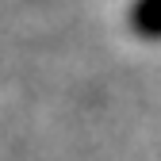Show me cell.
<instances>
[{"label":"cell","instance_id":"cell-1","mask_svg":"<svg viewBox=\"0 0 161 161\" xmlns=\"http://www.w3.org/2000/svg\"><path fill=\"white\" fill-rule=\"evenodd\" d=\"M130 27L138 38H161V0H134L130 4Z\"/></svg>","mask_w":161,"mask_h":161}]
</instances>
